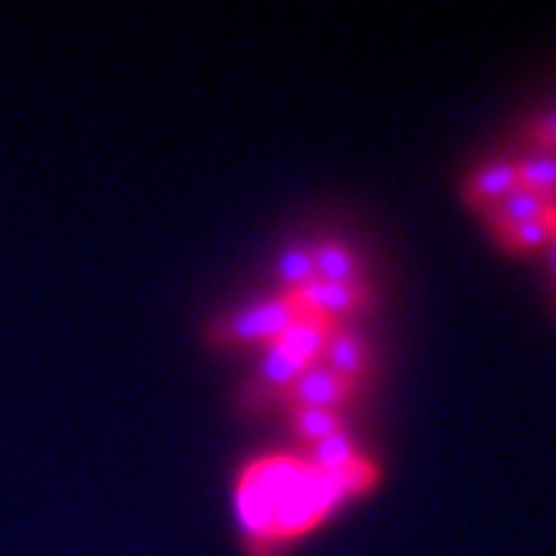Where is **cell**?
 Listing matches in <instances>:
<instances>
[{
	"label": "cell",
	"instance_id": "1",
	"mask_svg": "<svg viewBox=\"0 0 556 556\" xmlns=\"http://www.w3.org/2000/svg\"><path fill=\"white\" fill-rule=\"evenodd\" d=\"M306 316L300 303L288 291L273 300H260L254 306H244L232 316L219 318L211 331V340L219 346H251V343H273L278 340L294 321Z\"/></svg>",
	"mask_w": 556,
	"mask_h": 556
},
{
	"label": "cell",
	"instance_id": "2",
	"mask_svg": "<svg viewBox=\"0 0 556 556\" xmlns=\"http://www.w3.org/2000/svg\"><path fill=\"white\" fill-rule=\"evenodd\" d=\"M356 387L358 383L340 378L331 368H325L321 362H316L281 393V399L288 402V408H328V412H340V405L353 399Z\"/></svg>",
	"mask_w": 556,
	"mask_h": 556
},
{
	"label": "cell",
	"instance_id": "3",
	"mask_svg": "<svg viewBox=\"0 0 556 556\" xmlns=\"http://www.w3.org/2000/svg\"><path fill=\"white\" fill-rule=\"evenodd\" d=\"M288 294L298 300L303 313L338 321V318L353 316L358 306L365 303V285L362 281L358 285H338V281L313 278L309 285H303L298 291H288Z\"/></svg>",
	"mask_w": 556,
	"mask_h": 556
},
{
	"label": "cell",
	"instance_id": "4",
	"mask_svg": "<svg viewBox=\"0 0 556 556\" xmlns=\"http://www.w3.org/2000/svg\"><path fill=\"white\" fill-rule=\"evenodd\" d=\"M514 186H519L517 161H485L482 167H477L470 177L464 179V199L479 211H485L495 201L504 199Z\"/></svg>",
	"mask_w": 556,
	"mask_h": 556
},
{
	"label": "cell",
	"instance_id": "5",
	"mask_svg": "<svg viewBox=\"0 0 556 556\" xmlns=\"http://www.w3.org/2000/svg\"><path fill=\"white\" fill-rule=\"evenodd\" d=\"M318 362H321L325 368H331L340 378L358 383V378H362L365 368H368V353H365V343H362L353 331L334 325V331H331V338L325 343Z\"/></svg>",
	"mask_w": 556,
	"mask_h": 556
},
{
	"label": "cell",
	"instance_id": "6",
	"mask_svg": "<svg viewBox=\"0 0 556 556\" xmlns=\"http://www.w3.org/2000/svg\"><path fill=\"white\" fill-rule=\"evenodd\" d=\"M485 219H492L497 229L514 226V223H526V219L547 217V195L529 189V186H514L501 201H495L492 207L482 211Z\"/></svg>",
	"mask_w": 556,
	"mask_h": 556
},
{
	"label": "cell",
	"instance_id": "7",
	"mask_svg": "<svg viewBox=\"0 0 556 556\" xmlns=\"http://www.w3.org/2000/svg\"><path fill=\"white\" fill-rule=\"evenodd\" d=\"M331 331H334V321H328V318H318V316H306L294 321L278 343L281 346H288L294 356H300L306 365H316L318 358H321V350H325V343L331 338Z\"/></svg>",
	"mask_w": 556,
	"mask_h": 556
},
{
	"label": "cell",
	"instance_id": "8",
	"mask_svg": "<svg viewBox=\"0 0 556 556\" xmlns=\"http://www.w3.org/2000/svg\"><path fill=\"white\" fill-rule=\"evenodd\" d=\"M306 368H309V365H306L303 358L294 356V353H291L288 346H281L278 340H273V343H266L263 358H260V380H263L266 387H273L276 393H285Z\"/></svg>",
	"mask_w": 556,
	"mask_h": 556
},
{
	"label": "cell",
	"instance_id": "9",
	"mask_svg": "<svg viewBox=\"0 0 556 556\" xmlns=\"http://www.w3.org/2000/svg\"><path fill=\"white\" fill-rule=\"evenodd\" d=\"M316 254L318 281H338V285H358V263L353 251L340 241H321L313 248Z\"/></svg>",
	"mask_w": 556,
	"mask_h": 556
},
{
	"label": "cell",
	"instance_id": "10",
	"mask_svg": "<svg viewBox=\"0 0 556 556\" xmlns=\"http://www.w3.org/2000/svg\"><path fill=\"white\" fill-rule=\"evenodd\" d=\"M276 276L285 285V291H298L316 278V254L313 244H288L276 260Z\"/></svg>",
	"mask_w": 556,
	"mask_h": 556
},
{
	"label": "cell",
	"instance_id": "11",
	"mask_svg": "<svg viewBox=\"0 0 556 556\" xmlns=\"http://www.w3.org/2000/svg\"><path fill=\"white\" fill-rule=\"evenodd\" d=\"M291 430L298 439L316 445L321 439L343 433V417L328 408H291Z\"/></svg>",
	"mask_w": 556,
	"mask_h": 556
},
{
	"label": "cell",
	"instance_id": "12",
	"mask_svg": "<svg viewBox=\"0 0 556 556\" xmlns=\"http://www.w3.org/2000/svg\"><path fill=\"white\" fill-rule=\"evenodd\" d=\"M356 445H353V439L346 437V433H334V437L321 439L313 445V467L321 470V473H340V470H346L350 464H356L358 460Z\"/></svg>",
	"mask_w": 556,
	"mask_h": 556
},
{
	"label": "cell",
	"instance_id": "13",
	"mask_svg": "<svg viewBox=\"0 0 556 556\" xmlns=\"http://www.w3.org/2000/svg\"><path fill=\"white\" fill-rule=\"evenodd\" d=\"M519 186H529L538 192H554L556 189V152H529L517 161Z\"/></svg>",
	"mask_w": 556,
	"mask_h": 556
},
{
	"label": "cell",
	"instance_id": "14",
	"mask_svg": "<svg viewBox=\"0 0 556 556\" xmlns=\"http://www.w3.org/2000/svg\"><path fill=\"white\" fill-rule=\"evenodd\" d=\"M554 232H556L554 223H551L547 217L526 219V223H514V226H504V229H497L501 241H504L507 248H519V251H535V248L551 244Z\"/></svg>",
	"mask_w": 556,
	"mask_h": 556
},
{
	"label": "cell",
	"instance_id": "15",
	"mask_svg": "<svg viewBox=\"0 0 556 556\" xmlns=\"http://www.w3.org/2000/svg\"><path fill=\"white\" fill-rule=\"evenodd\" d=\"M532 137L538 142H547V146H556V112H547L532 124Z\"/></svg>",
	"mask_w": 556,
	"mask_h": 556
},
{
	"label": "cell",
	"instance_id": "16",
	"mask_svg": "<svg viewBox=\"0 0 556 556\" xmlns=\"http://www.w3.org/2000/svg\"><path fill=\"white\" fill-rule=\"evenodd\" d=\"M551 263H554V276H556V232H554V239H551Z\"/></svg>",
	"mask_w": 556,
	"mask_h": 556
}]
</instances>
